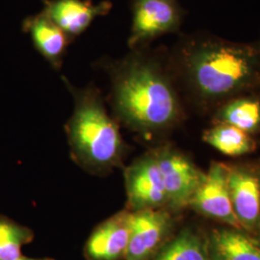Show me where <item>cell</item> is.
<instances>
[{"mask_svg":"<svg viewBox=\"0 0 260 260\" xmlns=\"http://www.w3.org/2000/svg\"><path fill=\"white\" fill-rule=\"evenodd\" d=\"M109 65L112 102L126 125L154 133L176 124L181 116L177 92L166 71L142 48Z\"/></svg>","mask_w":260,"mask_h":260,"instance_id":"6da1fadb","label":"cell"},{"mask_svg":"<svg viewBox=\"0 0 260 260\" xmlns=\"http://www.w3.org/2000/svg\"><path fill=\"white\" fill-rule=\"evenodd\" d=\"M179 59L196 92L220 100L248 88L260 75V46L217 38L187 42Z\"/></svg>","mask_w":260,"mask_h":260,"instance_id":"7a4b0ae2","label":"cell"},{"mask_svg":"<svg viewBox=\"0 0 260 260\" xmlns=\"http://www.w3.org/2000/svg\"><path fill=\"white\" fill-rule=\"evenodd\" d=\"M75 98L74 114L66 125L72 155L82 167L106 173L120 167L126 151L117 121L93 87L77 89L64 78Z\"/></svg>","mask_w":260,"mask_h":260,"instance_id":"3957f363","label":"cell"},{"mask_svg":"<svg viewBox=\"0 0 260 260\" xmlns=\"http://www.w3.org/2000/svg\"><path fill=\"white\" fill-rule=\"evenodd\" d=\"M182 19L177 0H133L128 47L140 49L156 38L177 32Z\"/></svg>","mask_w":260,"mask_h":260,"instance_id":"277c9868","label":"cell"},{"mask_svg":"<svg viewBox=\"0 0 260 260\" xmlns=\"http://www.w3.org/2000/svg\"><path fill=\"white\" fill-rule=\"evenodd\" d=\"M168 197V210L189 207L191 199L205 177L195 164L177 149L162 147L153 150Z\"/></svg>","mask_w":260,"mask_h":260,"instance_id":"5b68a950","label":"cell"},{"mask_svg":"<svg viewBox=\"0 0 260 260\" xmlns=\"http://www.w3.org/2000/svg\"><path fill=\"white\" fill-rule=\"evenodd\" d=\"M130 211L167 209L168 197L153 151L135 160L124 171Z\"/></svg>","mask_w":260,"mask_h":260,"instance_id":"8992f818","label":"cell"},{"mask_svg":"<svg viewBox=\"0 0 260 260\" xmlns=\"http://www.w3.org/2000/svg\"><path fill=\"white\" fill-rule=\"evenodd\" d=\"M189 207L228 226L241 230L233 211L229 187V166L212 162L192 197Z\"/></svg>","mask_w":260,"mask_h":260,"instance_id":"52a82bcc","label":"cell"},{"mask_svg":"<svg viewBox=\"0 0 260 260\" xmlns=\"http://www.w3.org/2000/svg\"><path fill=\"white\" fill-rule=\"evenodd\" d=\"M131 212V234L125 260H151L173 236L174 218L167 209Z\"/></svg>","mask_w":260,"mask_h":260,"instance_id":"ba28073f","label":"cell"},{"mask_svg":"<svg viewBox=\"0 0 260 260\" xmlns=\"http://www.w3.org/2000/svg\"><path fill=\"white\" fill-rule=\"evenodd\" d=\"M229 187L233 211L242 231L260 230V166H229Z\"/></svg>","mask_w":260,"mask_h":260,"instance_id":"9c48e42d","label":"cell"},{"mask_svg":"<svg viewBox=\"0 0 260 260\" xmlns=\"http://www.w3.org/2000/svg\"><path fill=\"white\" fill-rule=\"evenodd\" d=\"M131 216L132 212L124 209L96 225L84 247L86 260H125Z\"/></svg>","mask_w":260,"mask_h":260,"instance_id":"30bf717a","label":"cell"},{"mask_svg":"<svg viewBox=\"0 0 260 260\" xmlns=\"http://www.w3.org/2000/svg\"><path fill=\"white\" fill-rule=\"evenodd\" d=\"M44 10L49 18L73 41L90 27L93 20L107 15L112 9L110 1L93 4L92 0H43Z\"/></svg>","mask_w":260,"mask_h":260,"instance_id":"8fae6325","label":"cell"},{"mask_svg":"<svg viewBox=\"0 0 260 260\" xmlns=\"http://www.w3.org/2000/svg\"><path fill=\"white\" fill-rule=\"evenodd\" d=\"M23 28L30 35L38 52L52 68L59 70L73 40L49 18L44 9L28 18L24 21Z\"/></svg>","mask_w":260,"mask_h":260,"instance_id":"7c38bea8","label":"cell"},{"mask_svg":"<svg viewBox=\"0 0 260 260\" xmlns=\"http://www.w3.org/2000/svg\"><path fill=\"white\" fill-rule=\"evenodd\" d=\"M210 260H260V240L232 226L214 229L207 237Z\"/></svg>","mask_w":260,"mask_h":260,"instance_id":"4fadbf2b","label":"cell"},{"mask_svg":"<svg viewBox=\"0 0 260 260\" xmlns=\"http://www.w3.org/2000/svg\"><path fill=\"white\" fill-rule=\"evenodd\" d=\"M151 260H210L207 237L185 228L172 236Z\"/></svg>","mask_w":260,"mask_h":260,"instance_id":"5bb4252c","label":"cell"},{"mask_svg":"<svg viewBox=\"0 0 260 260\" xmlns=\"http://www.w3.org/2000/svg\"><path fill=\"white\" fill-rule=\"evenodd\" d=\"M206 144L228 156H241L251 152L255 143L250 134L234 126L219 123L204 133Z\"/></svg>","mask_w":260,"mask_h":260,"instance_id":"9a60e30c","label":"cell"},{"mask_svg":"<svg viewBox=\"0 0 260 260\" xmlns=\"http://www.w3.org/2000/svg\"><path fill=\"white\" fill-rule=\"evenodd\" d=\"M218 121L248 134L260 128V101L252 98L236 99L223 105L218 113Z\"/></svg>","mask_w":260,"mask_h":260,"instance_id":"2e32d148","label":"cell"},{"mask_svg":"<svg viewBox=\"0 0 260 260\" xmlns=\"http://www.w3.org/2000/svg\"><path fill=\"white\" fill-rule=\"evenodd\" d=\"M34 232L7 216L0 215V260H16L21 249L34 239Z\"/></svg>","mask_w":260,"mask_h":260,"instance_id":"e0dca14e","label":"cell"},{"mask_svg":"<svg viewBox=\"0 0 260 260\" xmlns=\"http://www.w3.org/2000/svg\"><path fill=\"white\" fill-rule=\"evenodd\" d=\"M16 260H55L53 258H50V257H44V258H33V257H28V256H24V255H21L20 257H19L18 259Z\"/></svg>","mask_w":260,"mask_h":260,"instance_id":"ac0fdd59","label":"cell"},{"mask_svg":"<svg viewBox=\"0 0 260 260\" xmlns=\"http://www.w3.org/2000/svg\"><path fill=\"white\" fill-rule=\"evenodd\" d=\"M257 238L260 240V230L257 232Z\"/></svg>","mask_w":260,"mask_h":260,"instance_id":"d6986e66","label":"cell"}]
</instances>
